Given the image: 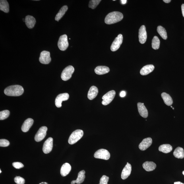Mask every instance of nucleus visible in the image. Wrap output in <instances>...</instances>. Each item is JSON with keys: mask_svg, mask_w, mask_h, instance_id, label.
Wrapping results in <instances>:
<instances>
[{"mask_svg": "<svg viewBox=\"0 0 184 184\" xmlns=\"http://www.w3.org/2000/svg\"><path fill=\"white\" fill-rule=\"evenodd\" d=\"M24 92L23 87L19 85L8 86L4 90L5 94L10 96H19L23 94Z\"/></svg>", "mask_w": 184, "mask_h": 184, "instance_id": "nucleus-1", "label": "nucleus"}, {"mask_svg": "<svg viewBox=\"0 0 184 184\" xmlns=\"http://www.w3.org/2000/svg\"><path fill=\"white\" fill-rule=\"evenodd\" d=\"M123 17V14L120 12H111L107 14L105 17V22L106 24L109 25L114 24L121 21Z\"/></svg>", "mask_w": 184, "mask_h": 184, "instance_id": "nucleus-2", "label": "nucleus"}, {"mask_svg": "<svg viewBox=\"0 0 184 184\" xmlns=\"http://www.w3.org/2000/svg\"><path fill=\"white\" fill-rule=\"evenodd\" d=\"M84 132L81 130H77L72 132L68 140V142L70 145L76 143L83 136Z\"/></svg>", "mask_w": 184, "mask_h": 184, "instance_id": "nucleus-3", "label": "nucleus"}, {"mask_svg": "<svg viewBox=\"0 0 184 184\" xmlns=\"http://www.w3.org/2000/svg\"><path fill=\"white\" fill-rule=\"evenodd\" d=\"M74 71V68L72 66L66 67L63 70L61 74V78L64 81H67L72 77V74Z\"/></svg>", "mask_w": 184, "mask_h": 184, "instance_id": "nucleus-4", "label": "nucleus"}, {"mask_svg": "<svg viewBox=\"0 0 184 184\" xmlns=\"http://www.w3.org/2000/svg\"><path fill=\"white\" fill-rule=\"evenodd\" d=\"M94 156L95 158L108 160L110 158V154L108 150L101 149L95 153Z\"/></svg>", "mask_w": 184, "mask_h": 184, "instance_id": "nucleus-5", "label": "nucleus"}, {"mask_svg": "<svg viewBox=\"0 0 184 184\" xmlns=\"http://www.w3.org/2000/svg\"><path fill=\"white\" fill-rule=\"evenodd\" d=\"M58 46L61 51H64L67 49L69 46L67 35H63L60 37L58 42Z\"/></svg>", "mask_w": 184, "mask_h": 184, "instance_id": "nucleus-6", "label": "nucleus"}, {"mask_svg": "<svg viewBox=\"0 0 184 184\" xmlns=\"http://www.w3.org/2000/svg\"><path fill=\"white\" fill-rule=\"evenodd\" d=\"M116 92L115 91L112 90L107 92L102 97V104L104 105H106L109 104L113 101L115 96Z\"/></svg>", "mask_w": 184, "mask_h": 184, "instance_id": "nucleus-7", "label": "nucleus"}, {"mask_svg": "<svg viewBox=\"0 0 184 184\" xmlns=\"http://www.w3.org/2000/svg\"><path fill=\"white\" fill-rule=\"evenodd\" d=\"M47 128L45 126H43L39 129L35 135V140L37 142H39L42 140L47 135Z\"/></svg>", "mask_w": 184, "mask_h": 184, "instance_id": "nucleus-8", "label": "nucleus"}, {"mask_svg": "<svg viewBox=\"0 0 184 184\" xmlns=\"http://www.w3.org/2000/svg\"><path fill=\"white\" fill-rule=\"evenodd\" d=\"M123 36L122 35L119 34L116 38L111 44V50L113 51H116L120 47L123 43Z\"/></svg>", "mask_w": 184, "mask_h": 184, "instance_id": "nucleus-9", "label": "nucleus"}, {"mask_svg": "<svg viewBox=\"0 0 184 184\" xmlns=\"http://www.w3.org/2000/svg\"><path fill=\"white\" fill-rule=\"evenodd\" d=\"M40 63L43 64H48L50 63L51 59L49 51H44L40 53L39 59Z\"/></svg>", "mask_w": 184, "mask_h": 184, "instance_id": "nucleus-10", "label": "nucleus"}, {"mask_svg": "<svg viewBox=\"0 0 184 184\" xmlns=\"http://www.w3.org/2000/svg\"><path fill=\"white\" fill-rule=\"evenodd\" d=\"M53 140L52 138L49 137L43 144V151L45 154L49 153L52 150L53 147Z\"/></svg>", "mask_w": 184, "mask_h": 184, "instance_id": "nucleus-11", "label": "nucleus"}, {"mask_svg": "<svg viewBox=\"0 0 184 184\" xmlns=\"http://www.w3.org/2000/svg\"><path fill=\"white\" fill-rule=\"evenodd\" d=\"M69 97V94L67 93H63L58 95L55 100L56 106L58 108L61 107L62 102L63 101L67 100Z\"/></svg>", "mask_w": 184, "mask_h": 184, "instance_id": "nucleus-12", "label": "nucleus"}, {"mask_svg": "<svg viewBox=\"0 0 184 184\" xmlns=\"http://www.w3.org/2000/svg\"><path fill=\"white\" fill-rule=\"evenodd\" d=\"M139 40L141 44H144L146 42L147 39V34L146 29L145 26L142 25L140 27L139 30Z\"/></svg>", "mask_w": 184, "mask_h": 184, "instance_id": "nucleus-13", "label": "nucleus"}, {"mask_svg": "<svg viewBox=\"0 0 184 184\" xmlns=\"http://www.w3.org/2000/svg\"><path fill=\"white\" fill-rule=\"evenodd\" d=\"M152 140L151 138H146L140 142L139 145V148L141 150H145L152 145Z\"/></svg>", "mask_w": 184, "mask_h": 184, "instance_id": "nucleus-14", "label": "nucleus"}, {"mask_svg": "<svg viewBox=\"0 0 184 184\" xmlns=\"http://www.w3.org/2000/svg\"><path fill=\"white\" fill-rule=\"evenodd\" d=\"M132 171V166L131 164L128 162L123 169L121 174V178L123 180L127 179L131 174Z\"/></svg>", "mask_w": 184, "mask_h": 184, "instance_id": "nucleus-15", "label": "nucleus"}, {"mask_svg": "<svg viewBox=\"0 0 184 184\" xmlns=\"http://www.w3.org/2000/svg\"><path fill=\"white\" fill-rule=\"evenodd\" d=\"M137 107L138 112L140 115L144 118H147L148 116V111L144 103H138Z\"/></svg>", "mask_w": 184, "mask_h": 184, "instance_id": "nucleus-16", "label": "nucleus"}, {"mask_svg": "<svg viewBox=\"0 0 184 184\" xmlns=\"http://www.w3.org/2000/svg\"><path fill=\"white\" fill-rule=\"evenodd\" d=\"M34 122V120L32 118H29L26 120L22 126V131L24 132H28L32 126Z\"/></svg>", "mask_w": 184, "mask_h": 184, "instance_id": "nucleus-17", "label": "nucleus"}, {"mask_svg": "<svg viewBox=\"0 0 184 184\" xmlns=\"http://www.w3.org/2000/svg\"><path fill=\"white\" fill-rule=\"evenodd\" d=\"M25 22L27 27L32 29L34 27L36 24V20L33 16L28 15L26 16Z\"/></svg>", "mask_w": 184, "mask_h": 184, "instance_id": "nucleus-18", "label": "nucleus"}, {"mask_svg": "<svg viewBox=\"0 0 184 184\" xmlns=\"http://www.w3.org/2000/svg\"><path fill=\"white\" fill-rule=\"evenodd\" d=\"M154 67L153 65H149L144 66L140 70V74L142 75H147L154 71Z\"/></svg>", "mask_w": 184, "mask_h": 184, "instance_id": "nucleus-19", "label": "nucleus"}, {"mask_svg": "<svg viewBox=\"0 0 184 184\" xmlns=\"http://www.w3.org/2000/svg\"><path fill=\"white\" fill-rule=\"evenodd\" d=\"M71 169V165L68 163L64 164L61 167V174L62 176L65 177L70 173Z\"/></svg>", "mask_w": 184, "mask_h": 184, "instance_id": "nucleus-20", "label": "nucleus"}, {"mask_svg": "<svg viewBox=\"0 0 184 184\" xmlns=\"http://www.w3.org/2000/svg\"><path fill=\"white\" fill-rule=\"evenodd\" d=\"M98 90L96 86H92L90 88L88 92V98L90 100H92L94 99L98 95Z\"/></svg>", "mask_w": 184, "mask_h": 184, "instance_id": "nucleus-21", "label": "nucleus"}, {"mask_svg": "<svg viewBox=\"0 0 184 184\" xmlns=\"http://www.w3.org/2000/svg\"><path fill=\"white\" fill-rule=\"evenodd\" d=\"M110 70L108 67L105 66H99L94 70L95 73L98 75H103L109 73Z\"/></svg>", "mask_w": 184, "mask_h": 184, "instance_id": "nucleus-22", "label": "nucleus"}, {"mask_svg": "<svg viewBox=\"0 0 184 184\" xmlns=\"http://www.w3.org/2000/svg\"><path fill=\"white\" fill-rule=\"evenodd\" d=\"M142 167L146 171H150L154 170L156 168L157 165L154 162L146 161L142 164Z\"/></svg>", "mask_w": 184, "mask_h": 184, "instance_id": "nucleus-23", "label": "nucleus"}, {"mask_svg": "<svg viewBox=\"0 0 184 184\" xmlns=\"http://www.w3.org/2000/svg\"><path fill=\"white\" fill-rule=\"evenodd\" d=\"M161 97L165 104L167 106H171L173 104V99L169 94L165 92H163L161 94Z\"/></svg>", "mask_w": 184, "mask_h": 184, "instance_id": "nucleus-24", "label": "nucleus"}, {"mask_svg": "<svg viewBox=\"0 0 184 184\" xmlns=\"http://www.w3.org/2000/svg\"><path fill=\"white\" fill-rule=\"evenodd\" d=\"M173 150L172 147L168 144H163L159 148V151L164 153L167 154Z\"/></svg>", "mask_w": 184, "mask_h": 184, "instance_id": "nucleus-25", "label": "nucleus"}, {"mask_svg": "<svg viewBox=\"0 0 184 184\" xmlns=\"http://www.w3.org/2000/svg\"><path fill=\"white\" fill-rule=\"evenodd\" d=\"M0 10L5 13H8L9 11V6L8 1L6 0L0 1Z\"/></svg>", "mask_w": 184, "mask_h": 184, "instance_id": "nucleus-26", "label": "nucleus"}, {"mask_svg": "<svg viewBox=\"0 0 184 184\" xmlns=\"http://www.w3.org/2000/svg\"><path fill=\"white\" fill-rule=\"evenodd\" d=\"M173 156L178 159L184 158V150L183 148L181 147H178L173 152Z\"/></svg>", "mask_w": 184, "mask_h": 184, "instance_id": "nucleus-27", "label": "nucleus"}, {"mask_svg": "<svg viewBox=\"0 0 184 184\" xmlns=\"http://www.w3.org/2000/svg\"><path fill=\"white\" fill-rule=\"evenodd\" d=\"M68 9V7L67 6H64L62 7L59 11L57 14L55 18V20L57 21H59V20L63 17L67 12Z\"/></svg>", "mask_w": 184, "mask_h": 184, "instance_id": "nucleus-28", "label": "nucleus"}, {"mask_svg": "<svg viewBox=\"0 0 184 184\" xmlns=\"http://www.w3.org/2000/svg\"><path fill=\"white\" fill-rule=\"evenodd\" d=\"M85 171L82 170L78 173L77 179L75 180V183L80 184L82 183L84 181L85 178Z\"/></svg>", "mask_w": 184, "mask_h": 184, "instance_id": "nucleus-29", "label": "nucleus"}, {"mask_svg": "<svg viewBox=\"0 0 184 184\" xmlns=\"http://www.w3.org/2000/svg\"><path fill=\"white\" fill-rule=\"evenodd\" d=\"M157 32L162 38L166 40L167 39V34L166 30L162 26H159L157 27Z\"/></svg>", "mask_w": 184, "mask_h": 184, "instance_id": "nucleus-30", "label": "nucleus"}, {"mask_svg": "<svg viewBox=\"0 0 184 184\" xmlns=\"http://www.w3.org/2000/svg\"><path fill=\"white\" fill-rule=\"evenodd\" d=\"M160 41L157 36H154L152 40V47L154 49H158L160 47Z\"/></svg>", "mask_w": 184, "mask_h": 184, "instance_id": "nucleus-31", "label": "nucleus"}, {"mask_svg": "<svg viewBox=\"0 0 184 184\" xmlns=\"http://www.w3.org/2000/svg\"><path fill=\"white\" fill-rule=\"evenodd\" d=\"M101 1V0H91L89 4V7L94 9H95L98 6Z\"/></svg>", "mask_w": 184, "mask_h": 184, "instance_id": "nucleus-32", "label": "nucleus"}, {"mask_svg": "<svg viewBox=\"0 0 184 184\" xmlns=\"http://www.w3.org/2000/svg\"><path fill=\"white\" fill-rule=\"evenodd\" d=\"M10 111L8 110H4L0 112V120H3L7 118L10 115Z\"/></svg>", "mask_w": 184, "mask_h": 184, "instance_id": "nucleus-33", "label": "nucleus"}, {"mask_svg": "<svg viewBox=\"0 0 184 184\" xmlns=\"http://www.w3.org/2000/svg\"><path fill=\"white\" fill-rule=\"evenodd\" d=\"M14 182L17 184H24L25 183V179L20 176H16L14 179Z\"/></svg>", "mask_w": 184, "mask_h": 184, "instance_id": "nucleus-34", "label": "nucleus"}, {"mask_svg": "<svg viewBox=\"0 0 184 184\" xmlns=\"http://www.w3.org/2000/svg\"><path fill=\"white\" fill-rule=\"evenodd\" d=\"M10 142L8 140L5 139L0 140V146L1 147H6L9 145Z\"/></svg>", "mask_w": 184, "mask_h": 184, "instance_id": "nucleus-35", "label": "nucleus"}, {"mask_svg": "<svg viewBox=\"0 0 184 184\" xmlns=\"http://www.w3.org/2000/svg\"><path fill=\"white\" fill-rule=\"evenodd\" d=\"M109 180V177L105 175H103L100 180L99 184H107Z\"/></svg>", "mask_w": 184, "mask_h": 184, "instance_id": "nucleus-36", "label": "nucleus"}, {"mask_svg": "<svg viewBox=\"0 0 184 184\" xmlns=\"http://www.w3.org/2000/svg\"><path fill=\"white\" fill-rule=\"evenodd\" d=\"M12 165L14 168L19 169L24 167V165L22 163L19 162H15L12 163Z\"/></svg>", "mask_w": 184, "mask_h": 184, "instance_id": "nucleus-37", "label": "nucleus"}, {"mask_svg": "<svg viewBox=\"0 0 184 184\" xmlns=\"http://www.w3.org/2000/svg\"><path fill=\"white\" fill-rule=\"evenodd\" d=\"M126 95V93L125 91H122L121 93L120 94V96L121 97H124Z\"/></svg>", "mask_w": 184, "mask_h": 184, "instance_id": "nucleus-38", "label": "nucleus"}, {"mask_svg": "<svg viewBox=\"0 0 184 184\" xmlns=\"http://www.w3.org/2000/svg\"><path fill=\"white\" fill-rule=\"evenodd\" d=\"M181 10L183 16L184 18V4H183L181 6Z\"/></svg>", "mask_w": 184, "mask_h": 184, "instance_id": "nucleus-39", "label": "nucleus"}, {"mask_svg": "<svg viewBox=\"0 0 184 184\" xmlns=\"http://www.w3.org/2000/svg\"><path fill=\"white\" fill-rule=\"evenodd\" d=\"M121 1L122 4H125L127 3V1H126V0H122Z\"/></svg>", "mask_w": 184, "mask_h": 184, "instance_id": "nucleus-40", "label": "nucleus"}, {"mask_svg": "<svg viewBox=\"0 0 184 184\" xmlns=\"http://www.w3.org/2000/svg\"><path fill=\"white\" fill-rule=\"evenodd\" d=\"M163 1L165 3H169L171 1V0H163Z\"/></svg>", "mask_w": 184, "mask_h": 184, "instance_id": "nucleus-41", "label": "nucleus"}, {"mask_svg": "<svg viewBox=\"0 0 184 184\" xmlns=\"http://www.w3.org/2000/svg\"><path fill=\"white\" fill-rule=\"evenodd\" d=\"M174 184H184L183 183L180 182V181L176 182L174 183Z\"/></svg>", "mask_w": 184, "mask_h": 184, "instance_id": "nucleus-42", "label": "nucleus"}, {"mask_svg": "<svg viewBox=\"0 0 184 184\" xmlns=\"http://www.w3.org/2000/svg\"><path fill=\"white\" fill-rule=\"evenodd\" d=\"M75 180L72 181L71 184H75Z\"/></svg>", "mask_w": 184, "mask_h": 184, "instance_id": "nucleus-43", "label": "nucleus"}, {"mask_svg": "<svg viewBox=\"0 0 184 184\" xmlns=\"http://www.w3.org/2000/svg\"><path fill=\"white\" fill-rule=\"evenodd\" d=\"M39 184H49L46 182H42Z\"/></svg>", "mask_w": 184, "mask_h": 184, "instance_id": "nucleus-44", "label": "nucleus"}, {"mask_svg": "<svg viewBox=\"0 0 184 184\" xmlns=\"http://www.w3.org/2000/svg\"><path fill=\"white\" fill-rule=\"evenodd\" d=\"M183 174L184 175V171H183Z\"/></svg>", "mask_w": 184, "mask_h": 184, "instance_id": "nucleus-45", "label": "nucleus"}, {"mask_svg": "<svg viewBox=\"0 0 184 184\" xmlns=\"http://www.w3.org/2000/svg\"><path fill=\"white\" fill-rule=\"evenodd\" d=\"M1 173V170H0V173Z\"/></svg>", "mask_w": 184, "mask_h": 184, "instance_id": "nucleus-46", "label": "nucleus"}, {"mask_svg": "<svg viewBox=\"0 0 184 184\" xmlns=\"http://www.w3.org/2000/svg\"><path fill=\"white\" fill-rule=\"evenodd\" d=\"M171 107H172V108H173V107H172V106H171Z\"/></svg>", "mask_w": 184, "mask_h": 184, "instance_id": "nucleus-47", "label": "nucleus"}, {"mask_svg": "<svg viewBox=\"0 0 184 184\" xmlns=\"http://www.w3.org/2000/svg\"><path fill=\"white\" fill-rule=\"evenodd\" d=\"M173 109H174V108H173Z\"/></svg>", "mask_w": 184, "mask_h": 184, "instance_id": "nucleus-48", "label": "nucleus"}]
</instances>
